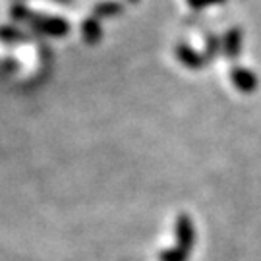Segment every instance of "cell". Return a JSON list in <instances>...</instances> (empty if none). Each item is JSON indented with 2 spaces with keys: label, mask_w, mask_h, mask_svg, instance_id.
Masks as SVG:
<instances>
[{
  "label": "cell",
  "mask_w": 261,
  "mask_h": 261,
  "mask_svg": "<svg viewBox=\"0 0 261 261\" xmlns=\"http://www.w3.org/2000/svg\"><path fill=\"white\" fill-rule=\"evenodd\" d=\"M28 25L39 33V35H47V37H64L70 33V21L60 16H43V14H31Z\"/></svg>",
  "instance_id": "obj_1"
},
{
  "label": "cell",
  "mask_w": 261,
  "mask_h": 261,
  "mask_svg": "<svg viewBox=\"0 0 261 261\" xmlns=\"http://www.w3.org/2000/svg\"><path fill=\"white\" fill-rule=\"evenodd\" d=\"M174 232H176V248H180L186 253H192L194 244H196V226H194V221L190 215H178Z\"/></svg>",
  "instance_id": "obj_2"
},
{
  "label": "cell",
  "mask_w": 261,
  "mask_h": 261,
  "mask_svg": "<svg viewBox=\"0 0 261 261\" xmlns=\"http://www.w3.org/2000/svg\"><path fill=\"white\" fill-rule=\"evenodd\" d=\"M230 82L242 93H253L259 87V77H257V74L252 72V70H248V68H242V66L230 68Z\"/></svg>",
  "instance_id": "obj_3"
},
{
  "label": "cell",
  "mask_w": 261,
  "mask_h": 261,
  "mask_svg": "<svg viewBox=\"0 0 261 261\" xmlns=\"http://www.w3.org/2000/svg\"><path fill=\"white\" fill-rule=\"evenodd\" d=\"M174 55H176V58L186 66L188 70H203L209 64L205 55L197 53L196 48H192L188 43H178L176 48H174Z\"/></svg>",
  "instance_id": "obj_4"
},
{
  "label": "cell",
  "mask_w": 261,
  "mask_h": 261,
  "mask_svg": "<svg viewBox=\"0 0 261 261\" xmlns=\"http://www.w3.org/2000/svg\"><path fill=\"white\" fill-rule=\"evenodd\" d=\"M223 55L228 60H238L242 55V29L230 28L223 35Z\"/></svg>",
  "instance_id": "obj_5"
},
{
  "label": "cell",
  "mask_w": 261,
  "mask_h": 261,
  "mask_svg": "<svg viewBox=\"0 0 261 261\" xmlns=\"http://www.w3.org/2000/svg\"><path fill=\"white\" fill-rule=\"evenodd\" d=\"M82 37H84V41L87 45H97V43H101V37H103L101 19H97L95 16L85 18L84 23H82Z\"/></svg>",
  "instance_id": "obj_6"
},
{
  "label": "cell",
  "mask_w": 261,
  "mask_h": 261,
  "mask_svg": "<svg viewBox=\"0 0 261 261\" xmlns=\"http://www.w3.org/2000/svg\"><path fill=\"white\" fill-rule=\"evenodd\" d=\"M33 37L21 31L19 28H14V25H0V43H6V45H25V43H31Z\"/></svg>",
  "instance_id": "obj_7"
},
{
  "label": "cell",
  "mask_w": 261,
  "mask_h": 261,
  "mask_svg": "<svg viewBox=\"0 0 261 261\" xmlns=\"http://www.w3.org/2000/svg\"><path fill=\"white\" fill-rule=\"evenodd\" d=\"M122 12H124L122 2H118V0H105V2L95 4L93 16L97 19H105V18H114V16H120Z\"/></svg>",
  "instance_id": "obj_8"
},
{
  "label": "cell",
  "mask_w": 261,
  "mask_h": 261,
  "mask_svg": "<svg viewBox=\"0 0 261 261\" xmlns=\"http://www.w3.org/2000/svg\"><path fill=\"white\" fill-rule=\"evenodd\" d=\"M221 48H223V41L221 37H217L213 33H209L205 37V58L207 62H211L215 56L221 53Z\"/></svg>",
  "instance_id": "obj_9"
},
{
  "label": "cell",
  "mask_w": 261,
  "mask_h": 261,
  "mask_svg": "<svg viewBox=\"0 0 261 261\" xmlns=\"http://www.w3.org/2000/svg\"><path fill=\"white\" fill-rule=\"evenodd\" d=\"M188 257H190V253L182 252L176 246L167 248V250H163L159 253V261H188Z\"/></svg>",
  "instance_id": "obj_10"
},
{
  "label": "cell",
  "mask_w": 261,
  "mask_h": 261,
  "mask_svg": "<svg viewBox=\"0 0 261 261\" xmlns=\"http://www.w3.org/2000/svg\"><path fill=\"white\" fill-rule=\"evenodd\" d=\"M31 14H33V12H31L28 6H23V4H14L12 10H10L12 19H14V21H19V23H28L29 18H31Z\"/></svg>",
  "instance_id": "obj_11"
},
{
  "label": "cell",
  "mask_w": 261,
  "mask_h": 261,
  "mask_svg": "<svg viewBox=\"0 0 261 261\" xmlns=\"http://www.w3.org/2000/svg\"><path fill=\"white\" fill-rule=\"evenodd\" d=\"M226 0H186V4L192 10H205L209 6H217V4H224Z\"/></svg>",
  "instance_id": "obj_12"
},
{
  "label": "cell",
  "mask_w": 261,
  "mask_h": 261,
  "mask_svg": "<svg viewBox=\"0 0 261 261\" xmlns=\"http://www.w3.org/2000/svg\"><path fill=\"white\" fill-rule=\"evenodd\" d=\"M58 2H68V0H58Z\"/></svg>",
  "instance_id": "obj_13"
},
{
  "label": "cell",
  "mask_w": 261,
  "mask_h": 261,
  "mask_svg": "<svg viewBox=\"0 0 261 261\" xmlns=\"http://www.w3.org/2000/svg\"><path fill=\"white\" fill-rule=\"evenodd\" d=\"M130 2H138V0H130Z\"/></svg>",
  "instance_id": "obj_14"
}]
</instances>
